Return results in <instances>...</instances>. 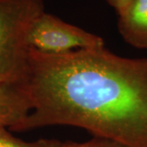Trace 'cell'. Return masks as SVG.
<instances>
[{"label":"cell","mask_w":147,"mask_h":147,"mask_svg":"<svg viewBox=\"0 0 147 147\" xmlns=\"http://www.w3.org/2000/svg\"><path fill=\"white\" fill-rule=\"evenodd\" d=\"M20 83L32 109L16 131L67 125L123 147H147V57L105 47L62 54L30 47Z\"/></svg>","instance_id":"6da1fadb"},{"label":"cell","mask_w":147,"mask_h":147,"mask_svg":"<svg viewBox=\"0 0 147 147\" xmlns=\"http://www.w3.org/2000/svg\"><path fill=\"white\" fill-rule=\"evenodd\" d=\"M42 0H0V83H19L28 67V34Z\"/></svg>","instance_id":"7a4b0ae2"},{"label":"cell","mask_w":147,"mask_h":147,"mask_svg":"<svg viewBox=\"0 0 147 147\" xmlns=\"http://www.w3.org/2000/svg\"><path fill=\"white\" fill-rule=\"evenodd\" d=\"M28 44L35 50L50 54L105 47L102 38L45 11L33 23L28 34Z\"/></svg>","instance_id":"3957f363"},{"label":"cell","mask_w":147,"mask_h":147,"mask_svg":"<svg viewBox=\"0 0 147 147\" xmlns=\"http://www.w3.org/2000/svg\"><path fill=\"white\" fill-rule=\"evenodd\" d=\"M31 103L19 83H0V127L16 131L31 111Z\"/></svg>","instance_id":"277c9868"},{"label":"cell","mask_w":147,"mask_h":147,"mask_svg":"<svg viewBox=\"0 0 147 147\" xmlns=\"http://www.w3.org/2000/svg\"><path fill=\"white\" fill-rule=\"evenodd\" d=\"M118 30L132 47L147 50V0H133L119 15Z\"/></svg>","instance_id":"5b68a950"},{"label":"cell","mask_w":147,"mask_h":147,"mask_svg":"<svg viewBox=\"0 0 147 147\" xmlns=\"http://www.w3.org/2000/svg\"><path fill=\"white\" fill-rule=\"evenodd\" d=\"M67 144L55 139H40L35 142H25L14 137L6 127H0V147H64Z\"/></svg>","instance_id":"8992f818"},{"label":"cell","mask_w":147,"mask_h":147,"mask_svg":"<svg viewBox=\"0 0 147 147\" xmlns=\"http://www.w3.org/2000/svg\"><path fill=\"white\" fill-rule=\"evenodd\" d=\"M64 147H123L115 142H111L106 139H102L99 137H94L88 142L83 143L67 142V144Z\"/></svg>","instance_id":"52a82bcc"},{"label":"cell","mask_w":147,"mask_h":147,"mask_svg":"<svg viewBox=\"0 0 147 147\" xmlns=\"http://www.w3.org/2000/svg\"><path fill=\"white\" fill-rule=\"evenodd\" d=\"M133 0H107L112 7L115 8L118 16L123 13Z\"/></svg>","instance_id":"ba28073f"}]
</instances>
